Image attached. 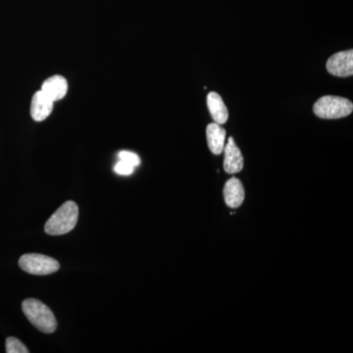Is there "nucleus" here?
<instances>
[{"instance_id": "obj_5", "label": "nucleus", "mask_w": 353, "mask_h": 353, "mask_svg": "<svg viewBox=\"0 0 353 353\" xmlns=\"http://www.w3.org/2000/svg\"><path fill=\"white\" fill-rule=\"evenodd\" d=\"M330 74L336 77L353 75V50L341 51L329 58L326 64Z\"/></svg>"}, {"instance_id": "obj_9", "label": "nucleus", "mask_w": 353, "mask_h": 353, "mask_svg": "<svg viewBox=\"0 0 353 353\" xmlns=\"http://www.w3.org/2000/svg\"><path fill=\"white\" fill-rule=\"evenodd\" d=\"M53 102L50 97H46L41 90L34 94L32 99L31 115L37 122L46 120L52 112Z\"/></svg>"}, {"instance_id": "obj_6", "label": "nucleus", "mask_w": 353, "mask_h": 353, "mask_svg": "<svg viewBox=\"0 0 353 353\" xmlns=\"http://www.w3.org/2000/svg\"><path fill=\"white\" fill-rule=\"evenodd\" d=\"M224 170L228 174L240 173L243 168V157L240 148L234 143V138L228 139L227 145H225L224 150Z\"/></svg>"}, {"instance_id": "obj_4", "label": "nucleus", "mask_w": 353, "mask_h": 353, "mask_svg": "<svg viewBox=\"0 0 353 353\" xmlns=\"http://www.w3.org/2000/svg\"><path fill=\"white\" fill-rule=\"evenodd\" d=\"M21 268L32 275H50L59 270V262L50 256L38 253L24 254L19 260Z\"/></svg>"}, {"instance_id": "obj_10", "label": "nucleus", "mask_w": 353, "mask_h": 353, "mask_svg": "<svg viewBox=\"0 0 353 353\" xmlns=\"http://www.w3.org/2000/svg\"><path fill=\"white\" fill-rule=\"evenodd\" d=\"M206 139L210 152L215 155H220L225 148L226 130L217 123H211L206 128Z\"/></svg>"}, {"instance_id": "obj_13", "label": "nucleus", "mask_w": 353, "mask_h": 353, "mask_svg": "<svg viewBox=\"0 0 353 353\" xmlns=\"http://www.w3.org/2000/svg\"><path fill=\"white\" fill-rule=\"evenodd\" d=\"M118 157H119V160L127 162V163L134 167L139 166V165L141 164V158H139L138 154L134 152L123 150V152H119Z\"/></svg>"}, {"instance_id": "obj_12", "label": "nucleus", "mask_w": 353, "mask_h": 353, "mask_svg": "<svg viewBox=\"0 0 353 353\" xmlns=\"http://www.w3.org/2000/svg\"><path fill=\"white\" fill-rule=\"evenodd\" d=\"M7 353H28L29 350L18 339L8 338L6 340Z\"/></svg>"}, {"instance_id": "obj_8", "label": "nucleus", "mask_w": 353, "mask_h": 353, "mask_svg": "<svg viewBox=\"0 0 353 353\" xmlns=\"http://www.w3.org/2000/svg\"><path fill=\"white\" fill-rule=\"evenodd\" d=\"M41 90L53 102L61 101L68 92V83L64 77L59 75L50 77L43 83Z\"/></svg>"}, {"instance_id": "obj_11", "label": "nucleus", "mask_w": 353, "mask_h": 353, "mask_svg": "<svg viewBox=\"0 0 353 353\" xmlns=\"http://www.w3.org/2000/svg\"><path fill=\"white\" fill-rule=\"evenodd\" d=\"M208 106L211 117L217 124L223 125L229 119V110L225 105L222 97L215 92H209L208 95Z\"/></svg>"}, {"instance_id": "obj_1", "label": "nucleus", "mask_w": 353, "mask_h": 353, "mask_svg": "<svg viewBox=\"0 0 353 353\" xmlns=\"http://www.w3.org/2000/svg\"><path fill=\"white\" fill-rule=\"evenodd\" d=\"M23 312L29 321L43 333L51 334L57 328V318L46 304L38 299H26L22 304Z\"/></svg>"}, {"instance_id": "obj_7", "label": "nucleus", "mask_w": 353, "mask_h": 353, "mask_svg": "<svg viewBox=\"0 0 353 353\" xmlns=\"http://www.w3.org/2000/svg\"><path fill=\"white\" fill-rule=\"evenodd\" d=\"M223 194H224L225 202L230 208H240L245 196L243 183L236 178L230 179L225 185Z\"/></svg>"}, {"instance_id": "obj_14", "label": "nucleus", "mask_w": 353, "mask_h": 353, "mask_svg": "<svg viewBox=\"0 0 353 353\" xmlns=\"http://www.w3.org/2000/svg\"><path fill=\"white\" fill-rule=\"evenodd\" d=\"M134 170V166L127 163V162L122 161V160H119L117 164L115 165V167H114V171H115V173H117L118 175L129 176L132 174Z\"/></svg>"}, {"instance_id": "obj_3", "label": "nucleus", "mask_w": 353, "mask_h": 353, "mask_svg": "<svg viewBox=\"0 0 353 353\" xmlns=\"http://www.w3.org/2000/svg\"><path fill=\"white\" fill-rule=\"evenodd\" d=\"M353 104L345 97L325 95L313 106V112L322 119H340L352 113Z\"/></svg>"}, {"instance_id": "obj_2", "label": "nucleus", "mask_w": 353, "mask_h": 353, "mask_svg": "<svg viewBox=\"0 0 353 353\" xmlns=\"http://www.w3.org/2000/svg\"><path fill=\"white\" fill-rule=\"evenodd\" d=\"M79 208L74 201L65 202L46 222L44 230L51 236L68 234L78 222Z\"/></svg>"}]
</instances>
